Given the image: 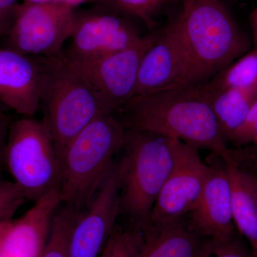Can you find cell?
Masks as SVG:
<instances>
[{
	"instance_id": "4316f807",
	"label": "cell",
	"mask_w": 257,
	"mask_h": 257,
	"mask_svg": "<svg viewBox=\"0 0 257 257\" xmlns=\"http://www.w3.org/2000/svg\"><path fill=\"white\" fill-rule=\"evenodd\" d=\"M10 121L11 119L6 113L0 114V167L4 163L5 144H6Z\"/></svg>"
},
{
	"instance_id": "5b68a950",
	"label": "cell",
	"mask_w": 257,
	"mask_h": 257,
	"mask_svg": "<svg viewBox=\"0 0 257 257\" xmlns=\"http://www.w3.org/2000/svg\"><path fill=\"white\" fill-rule=\"evenodd\" d=\"M159 134L126 130L121 163L120 214L143 230L174 165L176 142Z\"/></svg>"
},
{
	"instance_id": "4fadbf2b",
	"label": "cell",
	"mask_w": 257,
	"mask_h": 257,
	"mask_svg": "<svg viewBox=\"0 0 257 257\" xmlns=\"http://www.w3.org/2000/svg\"><path fill=\"white\" fill-rule=\"evenodd\" d=\"M189 62L183 40L174 20L145 55L139 69L136 95L188 87Z\"/></svg>"
},
{
	"instance_id": "8992f818",
	"label": "cell",
	"mask_w": 257,
	"mask_h": 257,
	"mask_svg": "<svg viewBox=\"0 0 257 257\" xmlns=\"http://www.w3.org/2000/svg\"><path fill=\"white\" fill-rule=\"evenodd\" d=\"M4 163L13 182L28 202H37L49 192L60 191V154L42 119L22 116L11 120L5 144Z\"/></svg>"
},
{
	"instance_id": "f546056e",
	"label": "cell",
	"mask_w": 257,
	"mask_h": 257,
	"mask_svg": "<svg viewBox=\"0 0 257 257\" xmlns=\"http://www.w3.org/2000/svg\"><path fill=\"white\" fill-rule=\"evenodd\" d=\"M237 163V162H236ZM238 164V163H237ZM241 165L243 167L246 171H247L248 177H249L250 180H251V183H252L253 187H254L255 191H256L257 194V173L254 171L251 170V169L248 168L246 166Z\"/></svg>"
},
{
	"instance_id": "d6986e66",
	"label": "cell",
	"mask_w": 257,
	"mask_h": 257,
	"mask_svg": "<svg viewBox=\"0 0 257 257\" xmlns=\"http://www.w3.org/2000/svg\"><path fill=\"white\" fill-rule=\"evenodd\" d=\"M201 86L210 91L257 87V50L243 55Z\"/></svg>"
},
{
	"instance_id": "8fae6325",
	"label": "cell",
	"mask_w": 257,
	"mask_h": 257,
	"mask_svg": "<svg viewBox=\"0 0 257 257\" xmlns=\"http://www.w3.org/2000/svg\"><path fill=\"white\" fill-rule=\"evenodd\" d=\"M135 27L119 15L86 13L76 15L64 55L74 62H87L133 46L141 39Z\"/></svg>"
},
{
	"instance_id": "f1b7e54d",
	"label": "cell",
	"mask_w": 257,
	"mask_h": 257,
	"mask_svg": "<svg viewBox=\"0 0 257 257\" xmlns=\"http://www.w3.org/2000/svg\"><path fill=\"white\" fill-rule=\"evenodd\" d=\"M257 136V120L256 122L253 124V126H251V128H250L249 131L246 135V138H245L244 143H243V145H247V144L251 143V142H253L255 138Z\"/></svg>"
},
{
	"instance_id": "7c38bea8",
	"label": "cell",
	"mask_w": 257,
	"mask_h": 257,
	"mask_svg": "<svg viewBox=\"0 0 257 257\" xmlns=\"http://www.w3.org/2000/svg\"><path fill=\"white\" fill-rule=\"evenodd\" d=\"M211 155L209 175L187 221L202 237L224 243L238 236L237 229L233 219L231 188L224 161L214 154Z\"/></svg>"
},
{
	"instance_id": "44dd1931",
	"label": "cell",
	"mask_w": 257,
	"mask_h": 257,
	"mask_svg": "<svg viewBox=\"0 0 257 257\" xmlns=\"http://www.w3.org/2000/svg\"><path fill=\"white\" fill-rule=\"evenodd\" d=\"M170 0H105L104 3L111 5L132 16L141 20L150 31H156L155 18Z\"/></svg>"
},
{
	"instance_id": "7402d4cb",
	"label": "cell",
	"mask_w": 257,
	"mask_h": 257,
	"mask_svg": "<svg viewBox=\"0 0 257 257\" xmlns=\"http://www.w3.org/2000/svg\"><path fill=\"white\" fill-rule=\"evenodd\" d=\"M26 202L23 192L13 181L0 177V223L13 220Z\"/></svg>"
},
{
	"instance_id": "30bf717a",
	"label": "cell",
	"mask_w": 257,
	"mask_h": 257,
	"mask_svg": "<svg viewBox=\"0 0 257 257\" xmlns=\"http://www.w3.org/2000/svg\"><path fill=\"white\" fill-rule=\"evenodd\" d=\"M121 160L112 169L91 202L76 216L69 241L70 257H99L120 215Z\"/></svg>"
},
{
	"instance_id": "2e32d148",
	"label": "cell",
	"mask_w": 257,
	"mask_h": 257,
	"mask_svg": "<svg viewBox=\"0 0 257 257\" xmlns=\"http://www.w3.org/2000/svg\"><path fill=\"white\" fill-rule=\"evenodd\" d=\"M130 233L135 257H200L207 242L184 218Z\"/></svg>"
},
{
	"instance_id": "ffe728a7",
	"label": "cell",
	"mask_w": 257,
	"mask_h": 257,
	"mask_svg": "<svg viewBox=\"0 0 257 257\" xmlns=\"http://www.w3.org/2000/svg\"><path fill=\"white\" fill-rule=\"evenodd\" d=\"M79 210L61 204L56 212L42 257H70L71 230Z\"/></svg>"
},
{
	"instance_id": "cb8c5ba5",
	"label": "cell",
	"mask_w": 257,
	"mask_h": 257,
	"mask_svg": "<svg viewBox=\"0 0 257 257\" xmlns=\"http://www.w3.org/2000/svg\"><path fill=\"white\" fill-rule=\"evenodd\" d=\"M109 257H135L133 236L130 231L114 230L109 239Z\"/></svg>"
},
{
	"instance_id": "ba28073f",
	"label": "cell",
	"mask_w": 257,
	"mask_h": 257,
	"mask_svg": "<svg viewBox=\"0 0 257 257\" xmlns=\"http://www.w3.org/2000/svg\"><path fill=\"white\" fill-rule=\"evenodd\" d=\"M209 172V166L201 159L199 149L177 140L173 167L147 227L173 222L189 214L197 204Z\"/></svg>"
},
{
	"instance_id": "3957f363",
	"label": "cell",
	"mask_w": 257,
	"mask_h": 257,
	"mask_svg": "<svg viewBox=\"0 0 257 257\" xmlns=\"http://www.w3.org/2000/svg\"><path fill=\"white\" fill-rule=\"evenodd\" d=\"M126 128L114 113H104L83 128L60 154L62 204L81 210L100 188L122 151Z\"/></svg>"
},
{
	"instance_id": "9a60e30c",
	"label": "cell",
	"mask_w": 257,
	"mask_h": 257,
	"mask_svg": "<svg viewBox=\"0 0 257 257\" xmlns=\"http://www.w3.org/2000/svg\"><path fill=\"white\" fill-rule=\"evenodd\" d=\"M60 191L49 192L26 213L10 221L0 243V257H42L56 212Z\"/></svg>"
},
{
	"instance_id": "277c9868",
	"label": "cell",
	"mask_w": 257,
	"mask_h": 257,
	"mask_svg": "<svg viewBox=\"0 0 257 257\" xmlns=\"http://www.w3.org/2000/svg\"><path fill=\"white\" fill-rule=\"evenodd\" d=\"M41 66L44 122L59 154L93 120L111 112L100 96L64 53L38 57Z\"/></svg>"
},
{
	"instance_id": "6da1fadb",
	"label": "cell",
	"mask_w": 257,
	"mask_h": 257,
	"mask_svg": "<svg viewBox=\"0 0 257 257\" xmlns=\"http://www.w3.org/2000/svg\"><path fill=\"white\" fill-rule=\"evenodd\" d=\"M126 130L150 132L205 149L224 162L232 158L207 96L200 87L134 96L117 112Z\"/></svg>"
},
{
	"instance_id": "1f68e13d",
	"label": "cell",
	"mask_w": 257,
	"mask_h": 257,
	"mask_svg": "<svg viewBox=\"0 0 257 257\" xmlns=\"http://www.w3.org/2000/svg\"><path fill=\"white\" fill-rule=\"evenodd\" d=\"M10 221H11L0 223V243H1L2 238H3V234H4L5 228H6V226H8V224H9Z\"/></svg>"
},
{
	"instance_id": "7a4b0ae2",
	"label": "cell",
	"mask_w": 257,
	"mask_h": 257,
	"mask_svg": "<svg viewBox=\"0 0 257 257\" xmlns=\"http://www.w3.org/2000/svg\"><path fill=\"white\" fill-rule=\"evenodd\" d=\"M173 20L188 59V87L205 84L249 47L221 0H184Z\"/></svg>"
},
{
	"instance_id": "52a82bcc",
	"label": "cell",
	"mask_w": 257,
	"mask_h": 257,
	"mask_svg": "<svg viewBox=\"0 0 257 257\" xmlns=\"http://www.w3.org/2000/svg\"><path fill=\"white\" fill-rule=\"evenodd\" d=\"M77 13L74 8L52 3H22L5 46L30 57H54L63 53L72 35Z\"/></svg>"
},
{
	"instance_id": "836d02e7",
	"label": "cell",
	"mask_w": 257,
	"mask_h": 257,
	"mask_svg": "<svg viewBox=\"0 0 257 257\" xmlns=\"http://www.w3.org/2000/svg\"><path fill=\"white\" fill-rule=\"evenodd\" d=\"M7 108L5 107L1 102H0V114H3V113H5V111L7 110Z\"/></svg>"
},
{
	"instance_id": "83f0119b",
	"label": "cell",
	"mask_w": 257,
	"mask_h": 257,
	"mask_svg": "<svg viewBox=\"0 0 257 257\" xmlns=\"http://www.w3.org/2000/svg\"><path fill=\"white\" fill-rule=\"evenodd\" d=\"M94 2L104 3L105 0H23L24 3H52V4L66 5L74 9L79 5L94 3Z\"/></svg>"
},
{
	"instance_id": "ac0fdd59",
	"label": "cell",
	"mask_w": 257,
	"mask_h": 257,
	"mask_svg": "<svg viewBox=\"0 0 257 257\" xmlns=\"http://www.w3.org/2000/svg\"><path fill=\"white\" fill-rule=\"evenodd\" d=\"M209 101L226 144L257 101V87L210 91L199 86Z\"/></svg>"
},
{
	"instance_id": "4dcf8cb0",
	"label": "cell",
	"mask_w": 257,
	"mask_h": 257,
	"mask_svg": "<svg viewBox=\"0 0 257 257\" xmlns=\"http://www.w3.org/2000/svg\"><path fill=\"white\" fill-rule=\"evenodd\" d=\"M251 22L253 37H254L255 42H256L257 46V7L253 10L252 15H251Z\"/></svg>"
},
{
	"instance_id": "d4e9b609",
	"label": "cell",
	"mask_w": 257,
	"mask_h": 257,
	"mask_svg": "<svg viewBox=\"0 0 257 257\" xmlns=\"http://www.w3.org/2000/svg\"><path fill=\"white\" fill-rule=\"evenodd\" d=\"M18 5V0H0V39H5L11 31Z\"/></svg>"
},
{
	"instance_id": "484cf974",
	"label": "cell",
	"mask_w": 257,
	"mask_h": 257,
	"mask_svg": "<svg viewBox=\"0 0 257 257\" xmlns=\"http://www.w3.org/2000/svg\"><path fill=\"white\" fill-rule=\"evenodd\" d=\"M235 160L240 165L246 166L257 173V154L251 150H239Z\"/></svg>"
},
{
	"instance_id": "603a6c76",
	"label": "cell",
	"mask_w": 257,
	"mask_h": 257,
	"mask_svg": "<svg viewBox=\"0 0 257 257\" xmlns=\"http://www.w3.org/2000/svg\"><path fill=\"white\" fill-rule=\"evenodd\" d=\"M200 257H257L251 247L236 236L229 242L218 243L207 240Z\"/></svg>"
},
{
	"instance_id": "9c48e42d",
	"label": "cell",
	"mask_w": 257,
	"mask_h": 257,
	"mask_svg": "<svg viewBox=\"0 0 257 257\" xmlns=\"http://www.w3.org/2000/svg\"><path fill=\"white\" fill-rule=\"evenodd\" d=\"M160 32H152L133 46L99 60L87 62L70 60L111 112H117L136 95L140 64L147 50L157 41Z\"/></svg>"
},
{
	"instance_id": "5bb4252c",
	"label": "cell",
	"mask_w": 257,
	"mask_h": 257,
	"mask_svg": "<svg viewBox=\"0 0 257 257\" xmlns=\"http://www.w3.org/2000/svg\"><path fill=\"white\" fill-rule=\"evenodd\" d=\"M41 66L30 57L0 47V102L22 116H34L41 101Z\"/></svg>"
},
{
	"instance_id": "d6a6232c",
	"label": "cell",
	"mask_w": 257,
	"mask_h": 257,
	"mask_svg": "<svg viewBox=\"0 0 257 257\" xmlns=\"http://www.w3.org/2000/svg\"><path fill=\"white\" fill-rule=\"evenodd\" d=\"M109 252H110V244H109V241H108L105 248H104V251L99 257H109Z\"/></svg>"
},
{
	"instance_id": "e0dca14e",
	"label": "cell",
	"mask_w": 257,
	"mask_h": 257,
	"mask_svg": "<svg viewBox=\"0 0 257 257\" xmlns=\"http://www.w3.org/2000/svg\"><path fill=\"white\" fill-rule=\"evenodd\" d=\"M231 188L235 226L257 256V194L247 171L232 158L224 162Z\"/></svg>"
},
{
	"instance_id": "e575fe53",
	"label": "cell",
	"mask_w": 257,
	"mask_h": 257,
	"mask_svg": "<svg viewBox=\"0 0 257 257\" xmlns=\"http://www.w3.org/2000/svg\"><path fill=\"white\" fill-rule=\"evenodd\" d=\"M253 143H254L255 145H256V148L257 150V136L255 138L254 140H253Z\"/></svg>"
}]
</instances>
